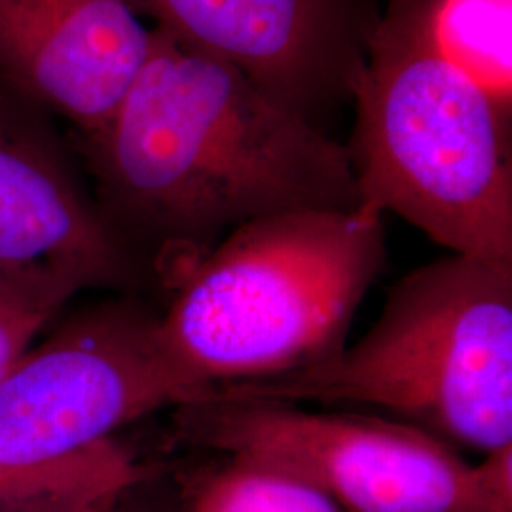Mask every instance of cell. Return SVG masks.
<instances>
[{"mask_svg":"<svg viewBox=\"0 0 512 512\" xmlns=\"http://www.w3.org/2000/svg\"><path fill=\"white\" fill-rule=\"evenodd\" d=\"M82 145L103 215L124 245H147L169 291L226 230L287 211L357 209L348 147L232 63L158 27L109 122Z\"/></svg>","mask_w":512,"mask_h":512,"instance_id":"1","label":"cell"},{"mask_svg":"<svg viewBox=\"0 0 512 512\" xmlns=\"http://www.w3.org/2000/svg\"><path fill=\"white\" fill-rule=\"evenodd\" d=\"M427 0L391 2L366 44L348 147L357 213H395L454 255L512 268L511 109L440 54Z\"/></svg>","mask_w":512,"mask_h":512,"instance_id":"2","label":"cell"},{"mask_svg":"<svg viewBox=\"0 0 512 512\" xmlns=\"http://www.w3.org/2000/svg\"><path fill=\"white\" fill-rule=\"evenodd\" d=\"M384 262V222L357 211L249 220L171 289L156 323L162 357L190 401L327 361Z\"/></svg>","mask_w":512,"mask_h":512,"instance_id":"3","label":"cell"},{"mask_svg":"<svg viewBox=\"0 0 512 512\" xmlns=\"http://www.w3.org/2000/svg\"><path fill=\"white\" fill-rule=\"evenodd\" d=\"M205 393L384 410L446 444L512 446V268L452 255L391 289L376 325L327 361Z\"/></svg>","mask_w":512,"mask_h":512,"instance_id":"4","label":"cell"},{"mask_svg":"<svg viewBox=\"0 0 512 512\" xmlns=\"http://www.w3.org/2000/svg\"><path fill=\"white\" fill-rule=\"evenodd\" d=\"M177 437L283 469L349 512H512V446L478 465L404 421L203 393L175 408Z\"/></svg>","mask_w":512,"mask_h":512,"instance_id":"5","label":"cell"},{"mask_svg":"<svg viewBox=\"0 0 512 512\" xmlns=\"http://www.w3.org/2000/svg\"><path fill=\"white\" fill-rule=\"evenodd\" d=\"M158 313L131 302L86 311L27 349L0 380V461L48 465L190 401L165 363Z\"/></svg>","mask_w":512,"mask_h":512,"instance_id":"6","label":"cell"},{"mask_svg":"<svg viewBox=\"0 0 512 512\" xmlns=\"http://www.w3.org/2000/svg\"><path fill=\"white\" fill-rule=\"evenodd\" d=\"M313 118L353 97L378 16L368 0H128Z\"/></svg>","mask_w":512,"mask_h":512,"instance_id":"7","label":"cell"},{"mask_svg":"<svg viewBox=\"0 0 512 512\" xmlns=\"http://www.w3.org/2000/svg\"><path fill=\"white\" fill-rule=\"evenodd\" d=\"M139 275L55 148L0 114V285L61 310L82 289L129 287Z\"/></svg>","mask_w":512,"mask_h":512,"instance_id":"8","label":"cell"},{"mask_svg":"<svg viewBox=\"0 0 512 512\" xmlns=\"http://www.w3.org/2000/svg\"><path fill=\"white\" fill-rule=\"evenodd\" d=\"M128 0H0V74L92 139L150 50Z\"/></svg>","mask_w":512,"mask_h":512,"instance_id":"9","label":"cell"},{"mask_svg":"<svg viewBox=\"0 0 512 512\" xmlns=\"http://www.w3.org/2000/svg\"><path fill=\"white\" fill-rule=\"evenodd\" d=\"M440 54L507 109L512 103V0H427Z\"/></svg>","mask_w":512,"mask_h":512,"instance_id":"10","label":"cell"},{"mask_svg":"<svg viewBox=\"0 0 512 512\" xmlns=\"http://www.w3.org/2000/svg\"><path fill=\"white\" fill-rule=\"evenodd\" d=\"M143 476V467L112 440L48 465L0 461V512H33L63 501L116 503Z\"/></svg>","mask_w":512,"mask_h":512,"instance_id":"11","label":"cell"},{"mask_svg":"<svg viewBox=\"0 0 512 512\" xmlns=\"http://www.w3.org/2000/svg\"><path fill=\"white\" fill-rule=\"evenodd\" d=\"M219 458L184 478L181 512H349L283 469L238 456Z\"/></svg>","mask_w":512,"mask_h":512,"instance_id":"12","label":"cell"},{"mask_svg":"<svg viewBox=\"0 0 512 512\" xmlns=\"http://www.w3.org/2000/svg\"><path fill=\"white\" fill-rule=\"evenodd\" d=\"M57 311L21 294L0 293V380Z\"/></svg>","mask_w":512,"mask_h":512,"instance_id":"13","label":"cell"},{"mask_svg":"<svg viewBox=\"0 0 512 512\" xmlns=\"http://www.w3.org/2000/svg\"><path fill=\"white\" fill-rule=\"evenodd\" d=\"M110 501H63L33 512H114Z\"/></svg>","mask_w":512,"mask_h":512,"instance_id":"14","label":"cell"},{"mask_svg":"<svg viewBox=\"0 0 512 512\" xmlns=\"http://www.w3.org/2000/svg\"><path fill=\"white\" fill-rule=\"evenodd\" d=\"M0 293H12V294H21V296H27V298H33V296H29V294L19 293V291H14V289H8V287H2L0 285ZM33 300H38V298H33ZM38 302H42V300H38ZM42 304H46V302H42ZM48 306H52V304H48ZM55 308V306H52ZM57 310V308H55Z\"/></svg>","mask_w":512,"mask_h":512,"instance_id":"15","label":"cell"},{"mask_svg":"<svg viewBox=\"0 0 512 512\" xmlns=\"http://www.w3.org/2000/svg\"><path fill=\"white\" fill-rule=\"evenodd\" d=\"M389 2H401V0H389Z\"/></svg>","mask_w":512,"mask_h":512,"instance_id":"16","label":"cell"}]
</instances>
